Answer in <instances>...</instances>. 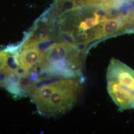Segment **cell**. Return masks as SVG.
<instances>
[{
    "label": "cell",
    "instance_id": "5",
    "mask_svg": "<svg viewBox=\"0 0 134 134\" xmlns=\"http://www.w3.org/2000/svg\"><path fill=\"white\" fill-rule=\"evenodd\" d=\"M9 56L10 53L6 50L0 51V75L7 66Z\"/></svg>",
    "mask_w": 134,
    "mask_h": 134
},
{
    "label": "cell",
    "instance_id": "2",
    "mask_svg": "<svg viewBox=\"0 0 134 134\" xmlns=\"http://www.w3.org/2000/svg\"><path fill=\"white\" fill-rule=\"evenodd\" d=\"M83 82L76 79L40 77L32 82L29 96L40 114L59 116L75 105L82 91Z\"/></svg>",
    "mask_w": 134,
    "mask_h": 134
},
{
    "label": "cell",
    "instance_id": "6",
    "mask_svg": "<svg viewBox=\"0 0 134 134\" xmlns=\"http://www.w3.org/2000/svg\"><path fill=\"white\" fill-rule=\"evenodd\" d=\"M100 0H81V3L83 4H96L100 2Z\"/></svg>",
    "mask_w": 134,
    "mask_h": 134
},
{
    "label": "cell",
    "instance_id": "4",
    "mask_svg": "<svg viewBox=\"0 0 134 134\" xmlns=\"http://www.w3.org/2000/svg\"><path fill=\"white\" fill-rule=\"evenodd\" d=\"M107 81V91L115 104L123 110L134 109V92L115 81Z\"/></svg>",
    "mask_w": 134,
    "mask_h": 134
},
{
    "label": "cell",
    "instance_id": "1",
    "mask_svg": "<svg viewBox=\"0 0 134 134\" xmlns=\"http://www.w3.org/2000/svg\"><path fill=\"white\" fill-rule=\"evenodd\" d=\"M39 52L38 62L30 76L31 83L40 77L76 79L84 81L86 51L77 43L25 36Z\"/></svg>",
    "mask_w": 134,
    "mask_h": 134
},
{
    "label": "cell",
    "instance_id": "3",
    "mask_svg": "<svg viewBox=\"0 0 134 134\" xmlns=\"http://www.w3.org/2000/svg\"><path fill=\"white\" fill-rule=\"evenodd\" d=\"M106 77L107 81H115L134 93V71L119 60L111 59Z\"/></svg>",
    "mask_w": 134,
    "mask_h": 134
}]
</instances>
